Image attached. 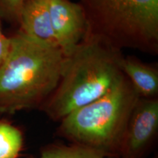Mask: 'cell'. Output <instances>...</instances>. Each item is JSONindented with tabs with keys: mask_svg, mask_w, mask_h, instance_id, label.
<instances>
[{
	"mask_svg": "<svg viewBox=\"0 0 158 158\" xmlns=\"http://www.w3.org/2000/svg\"><path fill=\"white\" fill-rule=\"evenodd\" d=\"M0 66V114L40 108L59 84L68 56L21 31Z\"/></svg>",
	"mask_w": 158,
	"mask_h": 158,
	"instance_id": "obj_1",
	"label": "cell"
},
{
	"mask_svg": "<svg viewBox=\"0 0 158 158\" xmlns=\"http://www.w3.org/2000/svg\"><path fill=\"white\" fill-rule=\"evenodd\" d=\"M122 51L84 37L68 56L59 84L39 109L55 122L104 95L124 76Z\"/></svg>",
	"mask_w": 158,
	"mask_h": 158,
	"instance_id": "obj_2",
	"label": "cell"
},
{
	"mask_svg": "<svg viewBox=\"0 0 158 158\" xmlns=\"http://www.w3.org/2000/svg\"><path fill=\"white\" fill-rule=\"evenodd\" d=\"M139 99L124 75L104 95L63 118L57 135L117 158L130 116Z\"/></svg>",
	"mask_w": 158,
	"mask_h": 158,
	"instance_id": "obj_3",
	"label": "cell"
},
{
	"mask_svg": "<svg viewBox=\"0 0 158 158\" xmlns=\"http://www.w3.org/2000/svg\"><path fill=\"white\" fill-rule=\"evenodd\" d=\"M84 37L114 48L158 52V0H81Z\"/></svg>",
	"mask_w": 158,
	"mask_h": 158,
	"instance_id": "obj_4",
	"label": "cell"
},
{
	"mask_svg": "<svg viewBox=\"0 0 158 158\" xmlns=\"http://www.w3.org/2000/svg\"><path fill=\"white\" fill-rule=\"evenodd\" d=\"M158 130V99L141 98L128 122L117 158H143Z\"/></svg>",
	"mask_w": 158,
	"mask_h": 158,
	"instance_id": "obj_5",
	"label": "cell"
},
{
	"mask_svg": "<svg viewBox=\"0 0 158 158\" xmlns=\"http://www.w3.org/2000/svg\"><path fill=\"white\" fill-rule=\"evenodd\" d=\"M48 8L59 48L65 56H70L86 34V18L82 6L70 0H48Z\"/></svg>",
	"mask_w": 158,
	"mask_h": 158,
	"instance_id": "obj_6",
	"label": "cell"
},
{
	"mask_svg": "<svg viewBox=\"0 0 158 158\" xmlns=\"http://www.w3.org/2000/svg\"><path fill=\"white\" fill-rule=\"evenodd\" d=\"M19 24V31L30 39L59 48L51 24L48 0H26Z\"/></svg>",
	"mask_w": 158,
	"mask_h": 158,
	"instance_id": "obj_7",
	"label": "cell"
},
{
	"mask_svg": "<svg viewBox=\"0 0 158 158\" xmlns=\"http://www.w3.org/2000/svg\"><path fill=\"white\" fill-rule=\"evenodd\" d=\"M121 69L141 98H157L158 93V70L137 59L123 56Z\"/></svg>",
	"mask_w": 158,
	"mask_h": 158,
	"instance_id": "obj_8",
	"label": "cell"
},
{
	"mask_svg": "<svg viewBox=\"0 0 158 158\" xmlns=\"http://www.w3.org/2000/svg\"><path fill=\"white\" fill-rule=\"evenodd\" d=\"M35 158H116L81 144H51L43 148Z\"/></svg>",
	"mask_w": 158,
	"mask_h": 158,
	"instance_id": "obj_9",
	"label": "cell"
},
{
	"mask_svg": "<svg viewBox=\"0 0 158 158\" xmlns=\"http://www.w3.org/2000/svg\"><path fill=\"white\" fill-rule=\"evenodd\" d=\"M23 135L19 128L0 120V158H17L23 147Z\"/></svg>",
	"mask_w": 158,
	"mask_h": 158,
	"instance_id": "obj_10",
	"label": "cell"
},
{
	"mask_svg": "<svg viewBox=\"0 0 158 158\" xmlns=\"http://www.w3.org/2000/svg\"><path fill=\"white\" fill-rule=\"evenodd\" d=\"M25 2L26 0H0V18L19 24Z\"/></svg>",
	"mask_w": 158,
	"mask_h": 158,
	"instance_id": "obj_11",
	"label": "cell"
},
{
	"mask_svg": "<svg viewBox=\"0 0 158 158\" xmlns=\"http://www.w3.org/2000/svg\"><path fill=\"white\" fill-rule=\"evenodd\" d=\"M10 40V37H7L4 34L2 26V19L0 18V66L5 60L9 51Z\"/></svg>",
	"mask_w": 158,
	"mask_h": 158,
	"instance_id": "obj_12",
	"label": "cell"
},
{
	"mask_svg": "<svg viewBox=\"0 0 158 158\" xmlns=\"http://www.w3.org/2000/svg\"><path fill=\"white\" fill-rule=\"evenodd\" d=\"M153 158H158V157H154Z\"/></svg>",
	"mask_w": 158,
	"mask_h": 158,
	"instance_id": "obj_13",
	"label": "cell"
}]
</instances>
